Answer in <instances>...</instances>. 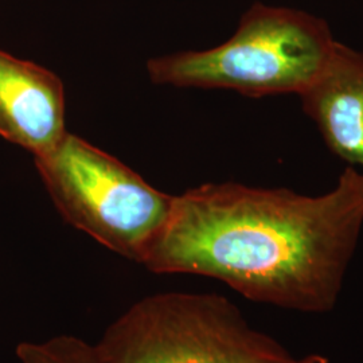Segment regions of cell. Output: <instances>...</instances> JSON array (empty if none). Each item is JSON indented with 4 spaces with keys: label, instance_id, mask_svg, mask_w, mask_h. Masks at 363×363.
Here are the masks:
<instances>
[{
    "label": "cell",
    "instance_id": "cell-1",
    "mask_svg": "<svg viewBox=\"0 0 363 363\" xmlns=\"http://www.w3.org/2000/svg\"><path fill=\"white\" fill-rule=\"evenodd\" d=\"M363 229V172L346 167L322 195L206 183L174 196L143 264L216 279L286 311H334Z\"/></svg>",
    "mask_w": 363,
    "mask_h": 363
},
{
    "label": "cell",
    "instance_id": "cell-2",
    "mask_svg": "<svg viewBox=\"0 0 363 363\" xmlns=\"http://www.w3.org/2000/svg\"><path fill=\"white\" fill-rule=\"evenodd\" d=\"M337 42L318 16L256 3L225 43L152 58L147 72L157 85L298 96L320 74Z\"/></svg>",
    "mask_w": 363,
    "mask_h": 363
},
{
    "label": "cell",
    "instance_id": "cell-3",
    "mask_svg": "<svg viewBox=\"0 0 363 363\" xmlns=\"http://www.w3.org/2000/svg\"><path fill=\"white\" fill-rule=\"evenodd\" d=\"M100 363H298L218 294L163 292L138 300L105 330Z\"/></svg>",
    "mask_w": 363,
    "mask_h": 363
},
{
    "label": "cell",
    "instance_id": "cell-4",
    "mask_svg": "<svg viewBox=\"0 0 363 363\" xmlns=\"http://www.w3.org/2000/svg\"><path fill=\"white\" fill-rule=\"evenodd\" d=\"M42 182L64 220L99 244L142 264L169 218L164 194L116 157L67 132L35 157Z\"/></svg>",
    "mask_w": 363,
    "mask_h": 363
},
{
    "label": "cell",
    "instance_id": "cell-5",
    "mask_svg": "<svg viewBox=\"0 0 363 363\" xmlns=\"http://www.w3.org/2000/svg\"><path fill=\"white\" fill-rule=\"evenodd\" d=\"M65 89L52 70L0 50V136L34 157L64 140Z\"/></svg>",
    "mask_w": 363,
    "mask_h": 363
},
{
    "label": "cell",
    "instance_id": "cell-6",
    "mask_svg": "<svg viewBox=\"0 0 363 363\" xmlns=\"http://www.w3.org/2000/svg\"><path fill=\"white\" fill-rule=\"evenodd\" d=\"M298 96L328 148L363 172V52L337 42L320 74Z\"/></svg>",
    "mask_w": 363,
    "mask_h": 363
},
{
    "label": "cell",
    "instance_id": "cell-7",
    "mask_svg": "<svg viewBox=\"0 0 363 363\" xmlns=\"http://www.w3.org/2000/svg\"><path fill=\"white\" fill-rule=\"evenodd\" d=\"M15 352L21 363H100L94 345L73 335L22 342Z\"/></svg>",
    "mask_w": 363,
    "mask_h": 363
},
{
    "label": "cell",
    "instance_id": "cell-8",
    "mask_svg": "<svg viewBox=\"0 0 363 363\" xmlns=\"http://www.w3.org/2000/svg\"><path fill=\"white\" fill-rule=\"evenodd\" d=\"M298 363H330V359L319 352H311L298 358Z\"/></svg>",
    "mask_w": 363,
    "mask_h": 363
}]
</instances>
